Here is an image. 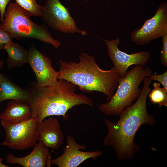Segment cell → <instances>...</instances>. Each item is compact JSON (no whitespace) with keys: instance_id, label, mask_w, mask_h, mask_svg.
<instances>
[{"instance_id":"cell-24","label":"cell","mask_w":167,"mask_h":167,"mask_svg":"<svg viewBox=\"0 0 167 167\" xmlns=\"http://www.w3.org/2000/svg\"><path fill=\"white\" fill-rule=\"evenodd\" d=\"M4 61L3 60H0V69L2 68L4 65Z\"/></svg>"},{"instance_id":"cell-1","label":"cell","mask_w":167,"mask_h":167,"mask_svg":"<svg viewBox=\"0 0 167 167\" xmlns=\"http://www.w3.org/2000/svg\"><path fill=\"white\" fill-rule=\"evenodd\" d=\"M140 94L133 104L125 108L120 114L116 123L107 119L105 120L108 131L104 144L112 147L120 161L131 159L140 149L134 140L136 133L143 125H153L155 120L152 114H148L146 107L147 96L152 82L148 77L144 78Z\"/></svg>"},{"instance_id":"cell-23","label":"cell","mask_w":167,"mask_h":167,"mask_svg":"<svg viewBox=\"0 0 167 167\" xmlns=\"http://www.w3.org/2000/svg\"><path fill=\"white\" fill-rule=\"evenodd\" d=\"M3 161V159L2 158L0 157V167H9L7 165L3 164L2 162Z\"/></svg>"},{"instance_id":"cell-17","label":"cell","mask_w":167,"mask_h":167,"mask_svg":"<svg viewBox=\"0 0 167 167\" xmlns=\"http://www.w3.org/2000/svg\"><path fill=\"white\" fill-rule=\"evenodd\" d=\"M153 85V88L148 94L151 102L158 105L160 107L167 106V91L161 88L159 83L155 82Z\"/></svg>"},{"instance_id":"cell-10","label":"cell","mask_w":167,"mask_h":167,"mask_svg":"<svg viewBox=\"0 0 167 167\" xmlns=\"http://www.w3.org/2000/svg\"><path fill=\"white\" fill-rule=\"evenodd\" d=\"M28 51V62L34 73L39 86L52 84L58 79L59 72L52 66V61L38 50L33 44Z\"/></svg>"},{"instance_id":"cell-4","label":"cell","mask_w":167,"mask_h":167,"mask_svg":"<svg viewBox=\"0 0 167 167\" xmlns=\"http://www.w3.org/2000/svg\"><path fill=\"white\" fill-rule=\"evenodd\" d=\"M30 14L16 3H10L6 9L0 28L9 33L13 38L35 39L52 45L56 49L60 42L52 36L45 24H37L30 19Z\"/></svg>"},{"instance_id":"cell-20","label":"cell","mask_w":167,"mask_h":167,"mask_svg":"<svg viewBox=\"0 0 167 167\" xmlns=\"http://www.w3.org/2000/svg\"><path fill=\"white\" fill-rule=\"evenodd\" d=\"M13 39L9 33L0 28V50L4 49L5 46L12 41Z\"/></svg>"},{"instance_id":"cell-21","label":"cell","mask_w":167,"mask_h":167,"mask_svg":"<svg viewBox=\"0 0 167 167\" xmlns=\"http://www.w3.org/2000/svg\"><path fill=\"white\" fill-rule=\"evenodd\" d=\"M149 78L152 81L156 80L160 82L163 87L167 91V71L161 74H152Z\"/></svg>"},{"instance_id":"cell-25","label":"cell","mask_w":167,"mask_h":167,"mask_svg":"<svg viewBox=\"0 0 167 167\" xmlns=\"http://www.w3.org/2000/svg\"><path fill=\"white\" fill-rule=\"evenodd\" d=\"M123 0L126 1V0ZM127 0L130 1L131 0Z\"/></svg>"},{"instance_id":"cell-9","label":"cell","mask_w":167,"mask_h":167,"mask_svg":"<svg viewBox=\"0 0 167 167\" xmlns=\"http://www.w3.org/2000/svg\"><path fill=\"white\" fill-rule=\"evenodd\" d=\"M103 40L107 47L109 57L120 77L126 75L128 68L131 66H144L150 58V54L147 51L129 54L120 50L118 48L120 42L118 37L111 41Z\"/></svg>"},{"instance_id":"cell-19","label":"cell","mask_w":167,"mask_h":167,"mask_svg":"<svg viewBox=\"0 0 167 167\" xmlns=\"http://www.w3.org/2000/svg\"><path fill=\"white\" fill-rule=\"evenodd\" d=\"M162 47L161 51L160 59L163 66H167V34L162 37Z\"/></svg>"},{"instance_id":"cell-3","label":"cell","mask_w":167,"mask_h":167,"mask_svg":"<svg viewBox=\"0 0 167 167\" xmlns=\"http://www.w3.org/2000/svg\"><path fill=\"white\" fill-rule=\"evenodd\" d=\"M79 57L78 63L59 60L58 79L67 80L85 92H102L109 101L117 88L120 78L115 67L108 70L101 69L94 57L88 53H82Z\"/></svg>"},{"instance_id":"cell-14","label":"cell","mask_w":167,"mask_h":167,"mask_svg":"<svg viewBox=\"0 0 167 167\" xmlns=\"http://www.w3.org/2000/svg\"><path fill=\"white\" fill-rule=\"evenodd\" d=\"M32 117V108L28 104L14 100L8 103L6 108L0 115L1 121L10 124L22 122Z\"/></svg>"},{"instance_id":"cell-15","label":"cell","mask_w":167,"mask_h":167,"mask_svg":"<svg viewBox=\"0 0 167 167\" xmlns=\"http://www.w3.org/2000/svg\"><path fill=\"white\" fill-rule=\"evenodd\" d=\"M30 94L28 90L23 89L13 83L5 75L0 73V103L11 100L28 104Z\"/></svg>"},{"instance_id":"cell-2","label":"cell","mask_w":167,"mask_h":167,"mask_svg":"<svg viewBox=\"0 0 167 167\" xmlns=\"http://www.w3.org/2000/svg\"><path fill=\"white\" fill-rule=\"evenodd\" d=\"M51 85L39 86L36 83L28 90V104L32 117L39 123L48 117L60 116L64 119L69 118L68 110L81 105L93 106L92 100L86 95L76 92V86L64 79H58Z\"/></svg>"},{"instance_id":"cell-13","label":"cell","mask_w":167,"mask_h":167,"mask_svg":"<svg viewBox=\"0 0 167 167\" xmlns=\"http://www.w3.org/2000/svg\"><path fill=\"white\" fill-rule=\"evenodd\" d=\"M32 152L21 157L9 153L6 162L11 164H18L24 167H45L51 166V156L48 148L42 143H36Z\"/></svg>"},{"instance_id":"cell-8","label":"cell","mask_w":167,"mask_h":167,"mask_svg":"<svg viewBox=\"0 0 167 167\" xmlns=\"http://www.w3.org/2000/svg\"><path fill=\"white\" fill-rule=\"evenodd\" d=\"M167 34V3L164 2L153 16L145 20L142 27L132 32L130 37L137 45L143 46Z\"/></svg>"},{"instance_id":"cell-22","label":"cell","mask_w":167,"mask_h":167,"mask_svg":"<svg viewBox=\"0 0 167 167\" xmlns=\"http://www.w3.org/2000/svg\"><path fill=\"white\" fill-rule=\"evenodd\" d=\"M11 0H0V20L2 22L4 19V14L7 6Z\"/></svg>"},{"instance_id":"cell-11","label":"cell","mask_w":167,"mask_h":167,"mask_svg":"<svg viewBox=\"0 0 167 167\" xmlns=\"http://www.w3.org/2000/svg\"><path fill=\"white\" fill-rule=\"evenodd\" d=\"M67 144L63 148V153L60 156L51 160V164L58 167H76L87 159L96 160L101 156V151L84 152L86 146L78 144L71 135L66 138Z\"/></svg>"},{"instance_id":"cell-7","label":"cell","mask_w":167,"mask_h":167,"mask_svg":"<svg viewBox=\"0 0 167 167\" xmlns=\"http://www.w3.org/2000/svg\"><path fill=\"white\" fill-rule=\"evenodd\" d=\"M40 18L44 24L61 32L65 34L78 33L83 35L88 34L85 31L78 28L68 8L59 0H46L42 6Z\"/></svg>"},{"instance_id":"cell-12","label":"cell","mask_w":167,"mask_h":167,"mask_svg":"<svg viewBox=\"0 0 167 167\" xmlns=\"http://www.w3.org/2000/svg\"><path fill=\"white\" fill-rule=\"evenodd\" d=\"M38 134V141L48 148L58 150L63 143L64 135L59 122L52 116L39 123Z\"/></svg>"},{"instance_id":"cell-6","label":"cell","mask_w":167,"mask_h":167,"mask_svg":"<svg viewBox=\"0 0 167 167\" xmlns=\"http://www.w3.org/2000/svg\"><path fill=\"white\" fill-rule=\"evenodd\" d=\"M6 134L1 145L18 150H26L34 147L38 141V119L33 117L22 122L10 124L1 121Z\"/></svg>"},{"instance_id":"cell-5","label":"cell","mask_w":167,"mask_h":167,"mask_svg":"<svg viewBox=\"0 0 167 167\" xmlns=\"http://www.w3.org/2000/svg\"><path fill=\"white\" fill-rule=\"evenodd\" d=\"M152 73L149 67L139 65L132 67L124 77H120L113 95L107 102L100 104L98 109L105 115H119L125 108L138 99L141 91L139 85Z\"/></svg>"},{"instance_id":"cell-16","label":"cell","mask_w":167,"mask_h":167,"mask_svg":"<svg viewBox=\"0 0 167 167\" xmlns=\"http://www.w3.org/2000/svg\"><path fill=\"white\" fill-rule=\"evenodd\" d=\"M4 49L8 54L7 63L8 68L21 67L27 62L28 51L18 43L12 41L5 46Z\"/></svg>"},{"instance_id":"cell-18","label":"cell","mask_w":167,"mask_h":167,"mask_svg":"<svg viewBox=\"0 0 167 167\" xmlns=\"http://www.w3.org/2000/svg\"><path fill=\"white\" fill-rule=\"evenodd\" d=\"M18 5L28 12L32 16L41 17L42 6L38 4L37 0H15Z\"/></svg>"}]
</instances>
